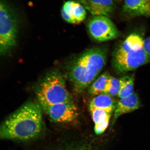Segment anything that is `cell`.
I'll use <instances>...</instances> for the list:
<instances>
[{
    "label": "cell",
    "instance_id": "1",
    "mask_svg": "<svg viewBox=\"0 0 150 150\" xmlns=\"http://www.w3.org/2000/svg\"><path fill=\"white\" fill-rule=\"evenodd\" d=\"M42 109L40 105L28 102L9 115L0 129L5 139L26 140L38 135L43 127Z\"/></svg>",
    "mask_w": 150,
    "mask_h": 150
},
{
    "label": "cell",
    "instance_id": "2",
    "mask_svg": "<svg viewBox=\"0 0 150 150\" xmlns=\"http://www.w3.org/2000/svg\"><path fill=\"white\" fill-rule=\"evenodd\" d=\"M108 48L95 46L76 56L69 66V80L75 91L81 93L89 87L105 65Z\"/></svg>",
    "mask_w": 150,
    "mask_h": 150
},
{
    "label": "cell",
    "instance_id": "3",
    "mask_svg": "<svg viewBox=\"0 0 150 150\" xmlns=\"http://www.w3.org/2000/svg\"><path fill=\"white\" fill-rule=\"evenodd\" d=\"M144 40L139 34L133 33L118 45L112 52V63L118 73L135 70L150 63V55L143 48Z\"/></svg>",
    "mask_w": 150,
    "mask_h": 150
},
{
    "label": "cell",
    "instance_id": "4",
    "mask_svg": "<svg viewBox=\"0 0 150 150\" xmlns=\"http://www.w3.org/2000/svg\"><path fill=\"white\" fill-rule=\"evenodd\" d=\"M36 96L41 106L72 101L63 76L60 73H49L37 88Z\"/></svg>",
    "mask_w": 150,
    "mask_h": 150
},
{
    "label": "cell",
    "instance_id": "5",
    "mask_svg": "<svg viewBox=\"0 0 150 150\" xmlns=\"http://www.w3.org/2000/svg\"><path fill=\"white\" fill-rule=\"evenodd\" d=\"M19 20L16 11L6 1L0 2V53L5 55L17 44Z\"/></svg>",
    "mask_w": 150,
    "mask_h": 150
},
{
    "label": "cell",
    "instance_id": "6",
    "mask_svg": "<svg viewBox=\"0 0 150 150\" xmlns=\"http://www.w3.org/2000/svg\"><path fill=\"white\" fill-rule=\"evenodd\" d=\"M87 27L90 35L98 42L113 40L119 35L117 28L108 16H93L88 21Z\"/></svg>",
    "mask_w": 150,
    "mask_h": 150
},
{
    "label": "cell",
    "instance_id": "7",
    "mask_svg": "<svg viewBox=\"0 0 150 150\" xmlns=\"http://www.w3.org/2000/svg\"><path fill=\"white\" fill-rule=\"evenodd\" d=\"M41 107L50 119L55 123L71 122L79 115L78 108L73 101Z\"/></svg>",
    "mask_w": 150,
    "mask_h": 150
},
{
    "label": "cell",
    "instance_id": "8",
    "mask_svg": "<svg viewBox=\"0 0 150 150\" xmlns=\"http://www.w3.org/2000/svg\"><path fill=\"white\" fill-rule=\"evenodd\" d=\"M61 14L63 19L67 23L78 24L85 19L87 12L86 9L80 3L69 1L64 4Z\"/></svg>",
    "mask_w": 150,
    "mask_h": 150
},
{
    "label": "cell",
    "instance_id": "9",
    "mask_svg": "<svg viewBox=\"0 0 150 150\" xmlns=\"http://www.w3.org/2000/svg\"><path fill=\"white\" fill-rule=\"evenodd\" d=\"M80 3L93 16H111L115 11L113 0H79Z\"/></svg>",
    "mask_w": 150,
    "mask_h": 150
},
{
    "label": "cell",
    "instance_id": "10",
    "mask_svg": "<svg viewBox=\"0 0 150 150\" xmlns=\"http://www.w3.org/2000/svg\"><path fill=\"white\" fill-rule=\"evenodd\" d=\"M141 106L137 94L133 93L128 96L120 98L117 102L112 118L114 124L118 117L124 114L134 111Z\"/></svg>",
    "mask_w": 150,
    "mask_h": 150
},
{
    "label": "cell",
    "instance_id": "11",
    "mask_svg": "<svg viewBox=\"0 0 150 150\" xmlns=\"http://www.w3.org/2000/svg\"><path fill=\"white\" fill-rule=\"evenodd\" d=\"M150 5V0H125L123 14L129 18L145 16Z\"/></svg>",
    "mask_w": 150,
    "mask_h": 150
},
{
    "label": "cell",
    "instance_id": "12",
    "mask_svg": "<svg viewBox=\"0 0 150 150\" xmlns=\"http://www.w3.org/2000/svg\"><path fill=\"white\" fill-rule=\"evenodd\" d=\"M117 102L112 96L103 93L97 95L92 99L90 103L89 109H100L112 114L115 110Z\"/></svg>",
    "mask_w": 150,
    "mask_h": 150
},
{
    "label": "cell",
    "instance_id": "13",
    "mask_svg": "<svg viewBox=\"0 0 150 150\" xmlns=\"http://www.w3.org/2000/svg\"><path fill=\"white\" fill-rule=\"evenodd\" d=\"M120 87L118 96L120 98L129 96L134 91V75L126 76L120 79Z\"/></svg>",
    "mask_w": 150,
    "mask_h": 150
},
{
    "label": "cell",
    "instance_id": "14",
    "mask_svg": "<svg viewBox=\"0 0 150 150\" xmlns=\"http://www.w3.org/2000/svg\"><path fill=\"white\" fill-rule=\"evenodd\" d=\"M110 76L108 73L105 72L101 75L91 84L88 93L92 96H96L104 93L105 88Z\"/></svg>",
    "mask_w": 150,
    "mask_h": 150
},
{
    "label": "cell",
    "instance_id": "15",
    "mask_svg": "<svg viewBox=\"0 0 150 150\" xmlns=\"http://www.w3.org/2000/svg\"><path fill=\"white\" fill-rule=\"evenodd\" d=\"M95 125L100 124L110 120L111 113L100 109H90Z\"/></svg>",
    "mask_w": 150,
    "mask_h": 150
},
{
    "label": "cell",
    "instance_id": "16",
    "mask_svg": "<svg viewBox=\"0 0 150 150\" xmlns=\"http://www.w3.org/2000/svg\"><path fill=\"white\" fill-rule=\"evenodd\" d=\"M119 79L110 76L107 83L104 93L107 94L111 96L118 95L120 89Z\"/></svg>",
    "mask_w": 150,
    "mask_h": 150
},
{
    "label": "cell",
    "instance_id": "17",
    "mask_svg": "<svg viewBox=\"0 0 150 150\" xmlns=\"http://www.w3.org/2000/svg\"><path fill=\"white\" fill-rule=\"evenodd\" d=\"M110 120L104 122L100 124L95 125L94 130L96 134H100L104 132L108 126Z\"/></svg>",
    "mask_w": 150,
    "mask_h": 150
},
{
    "label": "cell",
    "instance_id": "18",
    "mask_svg": "<svg viewBox=\"0 0 150 150\" xmlns=\"http://www.w3.org/2000/svg\"><path fill=\"white\" fill-rule=\"evenodd\" d=\"M143 48L146 53L150 55V37L144 40Z\"/></svg>",
    "mask_w": 150,
    "mask_h": 150
},
{
    "label": "cell",
    "instance_id": "19",
    "mask_svg": "<svg viewBox=\"0 0 150 150\" xmlns=\"http://www.w3.org/2000/svg\"><path fill=\"white\" fill-rule=\"evenodd\" d=\"M145 16L149 17L150 16V5L149 8H148L147 11L146 13Z\"/></svg>",
    "mask_w": 150,
    "mask_h": 150
},
{
    "label": "cell",
    "instance_id": "20",
    "mask_svg": "<svg viewBox=\"0 0 150 150\" xmlns=\"http://www.w3.org/2000/svg\"><path fill=\"white\" fill-rule=\"evenodd\" d=\"M116 1H121V0H116Z\"/></svg>",
    "mask_w": 150,
    "mask_h": 150
}]
</instances>
